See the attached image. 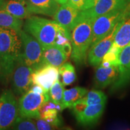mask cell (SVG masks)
Wrapping results in <instances>:
<instances>
[{
	"instance_id": "cell-21",
	"label": "cell",
	"mask_w": 130,
	"mask_h": 130,
	"mask_svg": "<svg viewBox=\"0 0 130 130\" xmlns=\"http://www.w3.org/2000/svg\"><path fill=\"white\" fill-rule=\"evenodd\" d=\"M24 24L22 19L17 18L6 11L0 9V27L12 29L20 34Z\"/></svg>"
},
{
	"instance_id": "cell-12",
	"label": "cell",
	"mask_w": 130,
	"mask_h": 130,
	"mask_svg": "<svg viewBox=\"0 0 130 130\" xmlns=\"http://www.w3.org/2000/svg\"><path fill=\"white\" fill-rule=\"evenodd\" d=\"M129 3L130 0H96L92 7L82 11L86 17L94 19L111 11L125 8Z\"/></svg>"
},
{
	"instance_id": "cell-23",
	"label": "cell",
	"mask_w": 130,
	"mask_h": 130,
	"mask_svg": "<svg viewBox=\"0 0 130 130\" xmlns=\"http://www.w3.org/2000/svg\"><path fill=\"white\" fill-rule=\"evenodd\" d=\"M106 101V95L101 91L91 90L87 92V94L78 101V102L84 104L86 105H89L105 103Z\"/></svg>"
},
{
	"instance_id": "cell-13",
	"label": "cell",
	"mask_w": 130,
	"mask_h": 130,
	"mask_svg": "<svg viewBox=\"0 0 130 130\" xmlns=\"http://www.w3.org/2000/svg\"><path fill=\"white\" fill-rule=\"evenodd\" d=\"M58 79V68L51 65H44L34 71L32 74V84L41 86L48 93L53 84Z\"/></svg>"
},
{
	"instance_id": "cell-32",
	"label": "cell",
	"mask_w": 130,
	"mask_h": 130,
	"mask_svg": "<svg viewBox=\"0 0 130 130\" xmlns=\"http://www.w3.org/2000/svg\"><path fill=\"white\" fill-rule=\"evenodd\" d=\"M57 3H58L60 5L66 4L68 2V0H55Z\"/></svg>"
},
{
	"instance_id": "cell-15",
	"label": "cell",
	"mask_w": 130,
	"mask_h": 130,
	"mask_svg": "<svg viewBox=\"0 0 130 130\" xmlns=\"http://www.w3.org/2000/svg\"><path fill=\"white\" fill-rule=\"evenodd\" d=\"M26 2L29 12L32 14L53 17L60 7L55 0H26Z\"/></svg>"
},
{
	"instance_id": "cell-11",
	"label": "cell",
	"mask_w": 130,
	"mask_h": 130,
	"mask_svg": "<svg viewBox=\"0 0 130 130\" xmlns=\"http://www.w3.org/2000/svg\"><path fill=\"white\" fill-rule=\"evenodd\" d=\"M82 11L70 6L67 3L60 5L53 16L54 20L72 32L81 20Z\"/></svg>"
},
{
	"instance_id": "cell-30",
	"label": "cell",
	"mask_w": 130,
	"mask_h": 130,
	"mask_svg": "<svg viewBox=\"0 0 130 130\" xmlns=\"http://www.w3.org/2000/svg\"><path fill=\"white\" fill-rule=\"evenodd\" d=\"M62 50L65 54H66V56L69 58V57L71 56L72 50L71 42H68V43H66V44L63 45L62 46Z\"/></svg>"
},
{
	"instance_id": "cell-10",
	"label": "cell",
	"mask_w": 130,
	"mask_h": 130,
	"mask_svg": "<svg viewBox=\"0 0 130 130\" xmlns=\"http://www.w3.org/2000/svg\"><path fill=\"white\" fill-rule=\"evenodd\" d=\"M119 75L110 89L116 91L127 86L130 83V42L122 49L118 57Z\"/></svg>"
},
{
	"instance_id": "cell-20",
	"label": "cell",
	"mask_w": 130,
	"mask_h": 130,
	"mask_svg": "<svg viewBox=\"0 0 130 130\" xmlns=\"http://www.w3.org/2000/svg\"><path fill=\"white\" fill-rule=\"evenodd\" d=\"M87 92V89L81 87H73L64 90L62 100V105L64 109L71 108L74 103L84 96Z\"/></svg>"
},
{
	"instance_id": "cell-8",
	"label": "cell",
	"mask_w": 130,
	"mask_h": 130,
	"mask_svg": "<svg viewBox=\"0 0 130 130\" xmlns=\"http://www.w3.org/2000/svg\"><path fill=\"white\" fill-rule=\"evenodd\" d=\"M34 71L26 64L23 55L19 58L12 73V91L16 96H21L30 90L32 85Z\"/></svg>"
},
{
	"instance_id": "cell-26",
	"label": "cell",
	"mask_w": 130,
	"mask_h": 130,
	"mask_svg": "<svg viewBox=\"0 0 130 130\" xmlns=\"http://www.w3.org/2000/svg\"><path fill=\"white\" fill-rule=\"evenodd\" d=\"M58 111L57 109H48L40 114L41 118L45 119L55 127H58L62 125V120L58 115Z\"/></svg>"
},
{
	"instance_id": "cell-7",
	"label": "cell",
	"mask_w": 130,
	"mask_h": 130,
	"mask_svg": "<svg viewBox=\"0 0 130 130\" xmlns=\"http://www.w3.org/2000/svg\"><path fill=\"white\" fill-rule=\"evenodd\" d=\"M12 90H5L0 95V130L12 126L19 116L18 102Z\"/></svg>"
},
{
	"instance_id": "cell-6",
	"label": "cell",
	"mask_w": 130,
	"mask_h": 130,
	"mask_svg": "<svg viewBox=\"0 0 130 130\" xmlns=\"http://www.w3.org/2000/svg\"><path fill=\"white\" fill-rule=\"evenodd\" d=\"M23 57L26 64L33 71L44 66L43 49L39 42L24 30L21 31Z\"/></svg>"
},
{
	"instance_id": "cell-24",
	"label": "cell",
	"mask_w": 130,
	"mask_h": 130,
	"mask_svg": "<svg viewBox=\"0 0 130 130\" xmlns=\"http://www.w3.org/2000/svg\"><path fill=\"white\" fill-rule=\"evenodd\" d=\"M12 129L17 130H37L35 121L31 118L19 116L12 124Z\"/></svg>"
},
{
	"instance_id": "cell-27",
	"label": "cell",
	"mask_w": 130,
	"mask_h": 130,
	"mask_svg": "<svg viewBox=\"0 0 130 130\" xmlns=\"http://www.w3.org/2000/svg\"><path fill=\"white\" fill-rule=\"evenodd\" d=\"M120 51H121L116 46L112 44L109 50L102 58V61L108 63L110 66H118V57Z\"/></svg>"
},
{
	"instance_id": "cell-16",
	"label": "cell",
	"mask_w": 130,
	"mask_h": 130,
	"mask_svg": "<svg viewBox=\"0 0 130 130\" xmlns=\"http://www.w3.org/2000/svg\"><path fill=\"white\" fill-rule=\"evenodd\" d=\"M119 69L118 66H110L105 68L99 65L95 75V86L97 88H105L113 84L118 78Z\"/></svg>"
},
{
	"instance_id": "cell-22",
	"label": "cell",
	"mask_w": 130,
	"mask_h": 130,
	"mask_svg": "<svg viewBox=\"0 0 130 130\" xmlns=\"http://www.w3.org/2000/svg\"><path fill=\"white\" fill-rule=\"evenodd\" d=\"M58 72L62 78V84L64 86H69L75 81V71L71 63L68 62L63 63L58 68Z\"/></svg>"
},
{
	"instance_id": "cell-2",
	"label": "cell",
	"mask_w": 130,
	"mask_h": 130,
	"mask_svg": "<svg viewBox=\"0 0 130 130\" xmlns=\"http://www.w3.org/2000/svg\"><path fill=\"white\" fill-rule=\"evenodd\" d=\"M82 18L71 32V58L77 65L85 64L92 40L94 19L87 18L81 12Z\"/></svg>"
},
{
	"instance_id": "cell-1",
	"label": "cell",
	"mask_w": 130,
	"mask_h": 130,
	"mask_svg": "<svg viewBox=\"0 0 130 130\" xmlns=\"http://www.w3.org/2000/svg\"><path fill=\"white\" fill-rule=\"evenodd\" d=\"M22 53L20 34L12 29L0 27V74L3 77L12 74Z\"/></svg>"
},
{
	"instance_id": "cell-33",
	"label": "cell",
	"mask_w": 130,
	"mask_h": 130,
	"mask_svg": "<svg viewBox=\"0 0 130 130\" xmlns=\"http://www.w3.org/2000/svg\"><path fill=\"white\" fill-rule=\"evenodd\" d=\"M5 0H0V7H1V6H2L3 3H4Z\"/></svg>"
},
{
	"instance_id": "cell-4",
	"label": "cell",
	"mask_w": 130,
	"mask_h": 130,
	"mask_svg": "<svg viewBox=\"0 0 130 130\" xmlns=\"http://www.w3.org/2000/svg\"><path fill=\"white\" fill-rule=\"evenodd\" d=\"M129 16L130 3L125 8L115 10L94 19L90 48L108 35L118 22Z\"/></svg>"
},
{
	"instance_id": "cell-29",
	"label": "cell",
	"mask_w": 130,
	"mask_h": 130,
	"mask_svg": "<svg viewBox=\"0 0 130 130\" xmlns=\"http://www.w3.org/2000/svg\"><path fill=\"white\" fill-rule=\"evenodd\" d=\"M36 125L37 129L38 130H50L54 129L55 126L52 125L50 123L45 121L42 118H39L35 119Z\"/></svg>"
},
{
	"instance_id": "cell-5",
	"label": "cell",
	"mask_w": 130,
	"mask_h": 130,
	"mask_svg": "<svg viewBox=\"0 0 130 130\" xmlns=\"http://www.w3.org/2000/svg\"><path fill=\"white\" fill-rule=\"evenodd\" d=\"M50 100L49 93L40 94L29 90L21 96L18 101L19 115L32 119L40 118V108Z\"/></svg>"
},
{
	"instance_id": "cell-28",
	"label": "cell",
	"mask_w": 130,
	"mask_h": 130,
	"mask_svg": "<svg viewBox=\"0 0 130 130\" xmlns=\"http://www.w3.org/2000/svg\"><path fill=\"white\" fill-rule=\"evenodd\" d=\"M96 0H68L67 3L79 10H85L93 6Z\"/></svg>"
},
{
	"instance_id": "cell-3",
	"label": "cell",
	"mask_w": 130,
	"mask_h": 130,
	"mask_svg": "<svg viewBox=\"0 0 130 130\" xmlns=\"http://www.w3.org/2000/svg\"><path fill=\"white\" fill-rule=\"evenodd\" d=\"M63 25L55 20L37 16H31L26 19L24 30L35 37L42 47L54 45L58 32Z\"/></svg>"
},
{
	"instance_id": "cell-9",
	"label": "cell",
	"mask_w": 130,
	"mask_h": 130,
	"mask_svg": "<svg viewBox=\"0 0 130 130\" xmlns=\"http://www.w3.org/2000/svg\"><path fill=\"white\" fill-rule=\"evenodd\" d=\"M125 19H122L118 22L108 35L90 48L87 54V61L90 65L98 66L101 64L103 57L113 44L117 31Z\"/></svg>"
},
{
	"instance_id": "cell-25",
	"label": "cell",
	"mask_w": 130,
	"mask_h": 130,
	"mask_svg": "<svg viewBox=\"0 0 130 130\" xmlns=\"http://www.w3.org/2000/svg\"><path fill=\"white\" fill-rule=\"evenodd\" d=\"M64 90V85L59 81V79H57L53 84L49 91L50 100L53 101L56 104L62 105L63 95Z\"/></svg>"
},
{
	"instance_id": "cell-31",
	"label": "cell",
	"mask_w": 130,
	"mask_h": 130,
	"mask_svg": "<svg viewBox=\"0 0 130 130\" xmlns=\"http://www.w3.org/2000/svg\"><path fill=\"white\" fill-rule=\"evenodd\" d=\"M30 90H32V92H35V93H40V94H45L46 93H48V92H46L44 90L41 86L37 85V84H32L31 87H30Z\"/></svg>"
},
{
	"instance_id": "cell-19",
	"label": "cell",
	"mask_w": 130,
	"mask_h": 130,
	"mask_svg": "<svg viewBox=\"0 0 130 130\" xmlns=\"http://www.w3.org/2000/svg\"><path fill=\"white\" fill-rule=\"evenodd\" d=\"M130 42V16L125 19L117 31L113 45L121 51Z\"/></svg>"
},
{
	"instance_id": "cell-14",
	"label": "cell",
	"mask_w": 130,
	"mask_h": 130,
	"mask_svg": "<svg viewBox=\"0 0 130 130\" xmlns=\"http://www.w3.org/2000/svg\"><path fill=\"white\" fill-rule=\"evenodd\" d=\"M105 103L87 105L85 108L75 115L77 121L84 126L92 125L98 122L105 109Z\"/></svg>"
},
{
	"instance_id": "cell-18",
	"label": "cell",
	"mask_w": 130,
	"mask_h": 130,
	"mask_svg": "<svg viewBox=\"0 0 130 130\" xmlns=\"http://www.w3.org/2000/svg\"><path fill=\"white\" fill-rule=\"evenodd\" d=\"M0 9L21 19L28 18L32 14L29 12L26 0H5Z\"/></svg>"
},
{
	"instance_id": "cell-17",
	"label": "cell",
	"mask_w": 130,
	"mask_h": 130,
	"mask_svg": "<svg viewBox=\"0 0 130 130\" xmlns=\"http://www.w3.org/2000/svg\"><path fill=\"white\" fill-rule=\"evenodd\" d=\"M42 49L45 65H51L58 68L68 59L63 51L62 46L53 45L42 47Z\"/></svg>"
}]
</instances>
